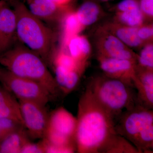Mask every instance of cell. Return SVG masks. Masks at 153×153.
<instances>
[{"label": "cell", "mask_w": 153, "mask_h": 153, "mask_svg": "<svg viewBox=\"0 0 153 153\" xmlns=\"http://www.w3.org/2000/svg\"><path fill=\"white\" fill-rule=\"evenodd\" d=\"M68 53L81 66L85 68L90 54V44L84 36L76 35L70 38L66 43Z\"/></svg>", "instance_id": "2e32d148"}, {"label": "cell", "mask_w": 153, "mask_h": 153, "mask_svg": "<svg viewBox=\"0 0 153 153\" xmlns=\"http://www.w3.org/2000/svg\"><path fill=\"white\" fill-rule=\"evenodd\" d=\"M104 52L102 57L131 60L136 62L138 56L126 49L124 43L117 37L108 36L104 42Z\"/></svg>", "instance_id": "5bb4252c"}, {"label": "cell", "mask_w": 153, "mask_h": 153, "mask_svg": "<svg viewBox=\"0 0 153 153\" xmlns=\"http://www.w3.org/2000/svg\"><path fill=\"white\" fill-rule=\"evenodd\" d=\"M5 1H8L10 2L11 1V0H5Z\"/></svg>", "instance_id": "4dcf8cb0"}, {"label": "cell", "mask_w": 153, "mask_h": 153, "mask_svg": "<svg viewBox=\"0 0 153 153\" xmlns=\"http://www.w3.org/2000/svg\"><path fill=\"white\" fill-rule=\"evenodd\" d=\"M100 153H140L131 143L115 133L110 137Z\"/></svg>", "instance_id": "e0dca14e"}, {"label": "cell", "mask_w": 153, "mask_h": 153, "mask_svg": "<svg viewBox=\"0 0 153 153\" xmlns=\"http://www.w3.org/2000/svg\"><path fill=\"white\" fill-rule=\"evenodd\" d=\"M138 36L142 40H146L152 37L153 27H144L138 29Z\"/></svg>", "instance_id": "83f0119b"}, {"label": "cell", "mask_w": 153, "mask_h": 153, "mask_svg": "<svg viewBox=\"0 0 153 153\" xmlns=\"http://www.w3.org/2000/svg\"><path fill=\"white\" fill-rule=\"evenodd\" d=\"M0 118L13 120L24 126L19 101L2 85H0Z\"/></svg>", "instance_id": "4fadbf2b"}, {"label": "cell", "mask_w": 153, "mask_h": 153, "mask_svg": "<svg viewBox=\"0 0 153 153\" xmlns=\"http://www.w3.org/2000/svg\"><path fill=\"white\" fill-rule=\"evenodd\" d=\"M119 19L121 22L128 27H136L142 23L143 16L139 7L131 10L121 12Z\"/></svg>", "instance_id": "7402d4cb"}, {"label": "cell", "mask_w": 153, "mask_h": 153, "mask_svg": "<svg viewBox=\"0 0 153 153\" xmlns=\"http://www.w3.org/2000/svg\"><path fill=\"white\" fill-rule=\"evenodd\" d=\"M0 64L16 76L41 84L53 97L61 93L46 62L40 55L26 46L13 47L1 53Z\"/></svg>", "instance_id": "7a4b0ae2"}, {"label": "cell", "mask_w": 153, "mask_h": 153, "mask_svg": "<svg viewBox=\"0 0 153 153\" xmlns=\"http://www.w3.org/2000/svg\"><path fill=\"white\" fill-rule=\"evenodd\" d=\"M86 88L112 117L115 123L124 109H131L137 105L133 86L105 74L91 78Z\"/></svg>", "instance_id": "277c9868"}, {"label": "cell", "mask_w": 153, "mask_h": 153, "mask_svg": "<svg viewBox=\"0 0 153 153\" xmlns=\"http://www.w3.org/2000/svg\"><path fill=\"white\" fill-rule=\"evenodd\" d=\"M76 117L63 107L49 114L47 131L43 138L47 142L46 152H76Z\"/></svg>", "instance_id": "8992f818"}, {"label": "cell", "mask_w": 153, "mask_h": 153, "mask_svg": "<svg viewBox=\"0 0 153 153\" xmlns=\"http://www.w3.org/2000/svg\"><path fill=\"white\" fill-rule=\"evenodd\" d=\"M75 140L76 153H100L115 133L114 119L85 88L78 103Z\"/></svg>", "instance_id": "6da1fadb"}, {"label": "cell", "mask_w": 153, "mask_h": 153, "mask_svg": "<svg viewBox=\"0 0 153 153\" xmlns=\"http://www.w3.org/2000/svg\"><path fill=\"white\" fill-rule=\"evenodd\" d=\"M43 153L44 147L41 141L38 143L28 141L24 145L21 150V153Z\"/></svg>", "instance_id": "d4e9b609"}, {"label": "cell", "mask_w": 153, "mask_h": 153, "mask_svg": "<svg viewBox=\"0 0 153 153\" xmlns=\"http://www.w3.org/2000/svg\"><path fill=\"white\" fill-rule=\"evenodd\" d=\"M24 126L28 135L42 139L48 126L49 114L46 105L35 102L19 100Z\"/></svg>", "instance_id": "ba28073f"}, {"label": "cell", "mask_w": 153, "mask_h": 153, "mask_svg": "<svg viewBox=\"0 0 153 153\" xmlns=\"http://www.w3.org/2000/svg\"><path fill=\"white\" fill-rule=\"evenodd\" d=\"M99 12V8L96 4L92 2H86L79 7L76 13L83 27L92 25L95 22Z\"/></svg>", "instance_id": "ac0fdd59"}, {"label": "cell", "mask_w": 153, "mask_h": 153, "mask_svg": "<svg viewBox=\"0 0 153 153\" xmlns=\"http://www.w3.org/2000/svg\"><path fill=\"white\" fill-rule=\"evenodd\" d=\"M134 86L137 90V105L148 109L153 108V72L136 67Z\"/></svg>", "instance_id": "30bf717a"}, {"label": "cell", "mask_w": 153, "mask_h": 153, "mask_svg": "<svg viewBox=\"0 0 153 153\" xmlns=\"http://www.w3.org/2000/svg\"><path fill=\"white\" fill-rule=\"evenodd\" d=\"M10 3L16 15L17 38L45 62H49L55 40L53 31L33 15L25 4L15 0Z\"/></svg>", "instance_id": "3957f363"}, {"label": "cell", "mask_w": 153, "mask_h": 153, "mask_svg": "<svg viewBox=\"0 0 153 153\" xmlns=\"http://www.w3.org/2000/svg\"><path fill=\"white\" fill-rule=\"evenodd\" d=\"M52 60L54 67H60L68 72L75 71L83 74L85 68L77 63L68 52L62 51L58 53Z\"/></svg>", "instance_id": "d6986e66"}, {"label": "cell", "mask_w": 153, "mask_h": 153, "mask_svg": "<svg viewBox=\"0 0 153 153\" xmlns=\"http://www.w3.org/2000/svg\"><path fill=\"white\" fill-rule=\"evenodd\" d=\"M100 68L108 77L118 79L134 86L137 63L128 60L102 57L99 58Z\"/></svg>", "instance_id": "9c48e42d"}, {"label": "cell", "mask_w": 153, "mask_h": 153, "mask_svg": "<svg viewBox=\"0 0 153 153\" xmlns=\"http://www.w3.org/2000/svg\"><path fill=\"white\" fill-rule=\"evenodd\" d=\"M117 133L126 139L140 153L153 152V111L137 105L116 120Z\"/></svg>", "instance_id": "5b68a950"}, {"label": "cell", "mask_w": 153, "mask_h": 153, "mask_svg": "<svg viewBox=\"0 0 153 153\" xmlns=\"http://www.w3.org/2000/svg\"><path fill=\"white\" fill-rule=\"evenodd\" d=\"M140 10L150 16L153 15V0H141Z\"/></svg>", "instance_id": "4316f807"}, {"label": "cell", "mask_w": 153, "mask_h": 153, "mask_svg": "<svg viewBox=\"0 0 153 153\" xmlns=\"http://www.w3.org/2000/svg\"><path fill=\"white\" fill-rule=\"evenodd\" d=\"M121 12H126L139 8L138 4L135 0H123L117 6Z\"/></svg>", "instance_id": "484cf974"}, {"label": "cell", "mask_w": 153, "mask_h": 153, "mask_svg": "<svg viewBox=\"0 0 153 153\" xmlns=\"http://www.w3.org/2000/svg\"><path fill=\"white\" fill-rule=\"evenodd\" d=\"M28 9L41 21L53 22L60 18L65 7L57 5L52 0H27Z\"/></svg>", "instance_id": "7c38bea8"}, {"label": "cell", "mask_w": 153, "mask_h": 153, "mask_svg": "<svg viewBox=\"0 0 153 153\" xmlns=\"http://www.w3.org/2000/svg\"><path fill=\"white\" fill-rule=\"evenodd\" d=\"M137 61L138 64L137 66L146 70L153 69V46L152 44L147 45L142 49Z\"/></svg>", "instance_id": "603a6c76"}, {"label": "cell", "mask_w": 153, "mask_h": 153, "mask_svg": "<svg viewBox=\"0 0 153 153\" xmlns=\"http://www.w3.org/2000/svg\"><path fill=\"white\" fill-rule=\"evenodd\" d=\"M16 34V22L15 12L7 3L0 14V54L13 47Z\"/></svg>", "instance_id": "8fae6325"}, {"label": "cell", "mask_w": 153, "mask_h": 153, "mask_svg": "<svg viewBox=\"0 0 153 153\" xmlns=\"http://www.w3.org/2000/svg\"><path fill=\"white\" fill-rule=\"evenodd\" d=\"M52 1L57 5L60 7H65L66 5L70 1V0H52Z\"/></svg>", "instance_id": "f1b7e54d"}, {"label": "cell", "mask_w": 153, "mask_h": 153, "mask_svg": "<svg viewBox=\"0 0 153 153\" xmlns=\"http://www.w3.org/2000/svg\"><path fill=\"white\" fill-rule=\"evenodd\" d=\"M66 14L63 20L65 44L71 37L77 35L82 27L76 13H68Z\"/></svg>", "instance_id": "ffe728a7"}, {"label": "cell", "mask_w": 153, "mask_h": 153, "mask_svg": "<svg viewBox=\"0 0 153 153\" xmlns=\"http://www.w3.org/2000/svg\"><path fill=\"white\" fill-rule=\"evenodd\" d=\"M7 3L5 0H0V14H1V10L2 9L3 6Z\"/></svg>", "instance_id": "f546056e"}, {"label": "cell", "mask_w": 153, "mask_h": 153, "mask_svg": "<svg viewBox=\"0 0 153 153\" xmlns=\"http://www.w3.org/2000/svg\"><path fill=\"white\" fill-rule=\"evenodd\" d=\"M25 127L22 126L7 135L0 140V153H19L24 145L30 140Z\"/></svg>", "instance_id": "9a60e30c"}, {"label": "cell", "mask_w": 153, "mask_h": 153, "mask_svg": "<svg viewBox=\"0 0 153 153\" xmlns=\"http://www.w3.org/2000/svg\"><path fill=\"white\" fill-rule=\"evenodd\" d=\"M137 31L138 29L136 27H123L117 30L116 34L123 43L130 47H137L142 42L138 36Z\"/></svg>", "instance_id": "44dd1931"}, {"label": "cell", "mask_w": 153, "mask_h": 153, "mask_svg": "<svg viewBox=\"0 0 153 153\" xmlns=\"http://www.w3.org/2000/svg\"><path fill=\"white\" fill-rule=\"evenodd\" d=\"M24 126L18 122L5 118H0V140L17 128Z\"/></svg>", "instance_id": "cb8c5ba5"}, {"label": "cell", "mask_w": 153, "mask_h": 153, "mask_svg": "<svg viewBox=\"0 0 153 153\" xmlns=\"http://www.w3.org/2000/svg\"><path fill=\"white\" fill-rule=\"evenodd\" d=\"M0 83L19 100L35 102L46 105L53 96L41 84L0 68Z\"/></svg>", "instance_id": "52a82bcc"}]
</instances>
